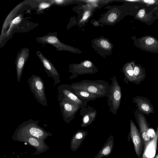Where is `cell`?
I'll list each match as a JSON object with an SVG mask.
<instances>
[{
	"label": "cell",
	"mask_w": 158,
	"mask_h": 158,
	"mask_svg": "<svg viewBox=\"0 0 158 158\" xmlns=\"http://www.w3.org/2000/svg\"><path fill=\"white\" fill-rule=\"evenodd\" d=\"M154 40L152 38H149L146 39L145 41L146 43L148 45H150L153 44L154 42Z\"/></svg>",
	"instance_id": "24"
},
{
	"label": "cell",
	"mask_w": 158,
	"mask_h": 158,
	"mask_svg": "<svg viewBox=\"0 0 158 158\" xmlns=\"http://www.w3.org/2000/svg\"><path fill=\"white\" fill-rule=\"evenodd\" d=\"M114 145L113 135H111L106 141L103 146L94 158H102L108 156L111 153Z\"/></svg>",
	"instance_id": "17"
},
{
	"label": "cell",
	"mask_w": 158,
	"mask_h": 158,
	"mask_svg": "<svg viewBox=\"0 0 158 158\" xmlns=\"http://www.w3.org/2000/svg\"><path fill=\"white\" fill-rule=\"evenodd\" d=\"M90 15V11L87 10L85 11L83 15L82 19L80 21V22H83L86 20L89 17Z\"/></svg>",
	"instance_id": "23"
},
{
	"label": "cell",
	"mask_w": 158,
	"mask_h": 158,
	"mask_svg": "<svg viewBox=\"0 0 158 158\" xmlns=\"http://www.w3.org/2000/svg\"><path fill=\"white\" fill-rule=\"evenodd\" d=\"M138 110L144 114L148 115L155 113L154 108L150 100L146 97L137 96L133 99Z\"/></svg>",
	"instance_id": "13"
},
{
	"label": "cell",
	"mask_w": 158,
	"mask_h": 158,
	"mask_svg": "<svg viewBox=\"0 0 158 158\" xmlns=\"http://www.w3.org/2000/svg\"><path fill=\"white\" fill-rule=\"evenodd\" d=\"M110 79L112 82L110 85L106 97L107 102L110 111L114 114L116 115L120 105L122 91L116 77L114 76Z\"/></svg>",
	"instance_id": "3"
},
{
	"label": "cell",
	"mask_w": 158,
	"mask_h": 158,
	"mask_svg": "<svg viewBox=\"0 0 158 158\" xmlns=\"http://www.w3.org/2000/svg\"><path fill=\"white\" fill-rule=\"evenodd\" d=\"M145 2L148 3L149 4H152L155 1L152 0H144V1Z\"/></svg>",
	"instance_id": "26"
},
{
	"label": "cell",
	"mask_w": 158,
	"mask_h": 158,
	"mask_svg": "<svg viewBox=\"0 0 158 158\" xmlns=\"http://www.w3.org/2000/svg\"><path fill=\"white\" fill-rule=\"evenodd\" d=\"M117 15L114 13L110 14L108 17V20L109 22L111 23L114 22L116 19Z\"/></svg>",
	"instance_id": "22"
},
{
	"label": "cell",
	"mask_w": 158,
	"mask_h": 158,
	"mask_svg": "<svg viewBox=\"0 0 158 158\" xmlns=\"http://www.w3.org/2000/svg\"><path fill=\"white\" fill-rule=\"evenodd\" d=\"M158 140V124L155 134V136L152 138L146 148L143 149L141 158H153L156 153Z\"/></svg>",
	"instance_id": "14"
},
{
	"label": "cell",
	"mask_w": 158,
	"mask_h": 158,
	"mask_svg": "<svg viewBox=\"0 0 158 158\" xmlns=\"http://www.w3.org/2000/svg\"><path fill=\"white\" fill-rule=\"evenodd\" d=\"M101 46L104 48L108 49L110 47V44L106 40H102L100 42Z\"/></svg>",
	"instance_id": "21"
},
{
	"label": "cell",
	"mask_w": 158,
	"mask_h": 158,
	"mask_svg": "<svg viewBox=\"0 0 158 158\" xmlns=\"http://www.w3.org/2000/svg\"><path fill=\"white\" fill-rule=\"evenodd\" d=\"M59 102L64 121L67 123H69L81 108L80 106L64 99L60 100Z\"/></svg>",
	"instance_id": "7"
},
{
	"label": "cell",
	"mask_w": 158,
	"mask_h": 158,
	"mask_svg": "<svg viewBox=\"0 0 158 158\" xmlns=\"http://www.w3.org/2000/svg\"><path fill=\"white\" fill-rule=\"evenodd\" d=\"M145 10L143 9L141 10L138 13V16L139 18H142L144 15Z\"/></svg>",
	"instance_id": "25"
},
{
	"label": "cell",
	"mask_w": 158,
	"mask_h": 158,
	"mask_svg": "<svg viewBox=\"0 0 158 158\" xmlns=\"http://www.w3.org/2000/svg\"><path fill=\"white\" fill-rule=\"evenodd\" d=\"M70 85L73 89L84 90L100 98L107 97L110 85L105 80H85L73 83Z\"/></svg>",
	"instance_id": "2"
},
{
	"label": "cell",
	"mask_w": 158,
	"mask_h": 158,
	"mask_svg": "<svg viewBox=\"0 0 158 158\" xmlns=\"http://www.w3.org/2000/svg\"><path fill=\"white\" fill-rule=\"evenodd\" d=\"M16 141L27 143L29 145L35 148V152L31 155H38L43 153L49 149V147L44 142V140L32 136L23 137Z\"/></svg>",
	"instance_id": "10"
},
{
	"label": "cell",
	"mask_w": 158,
	"mask_h": 158,
	"mask_svg": "<svg viewBox=\"0 0 158 158\" xmlns=\"http://www.w3.org/2000/svg\"><path fill=\"white\" fill-rule=\"evenodd\" d=\"M88 134L86 131L82 130H77L73 136L71 140V149L73 151L77 150Z\"/></svg>",
	"instance_id": "15"
},
{
	"label": "cell",
	"mask_w": 158,
	"mask_h": 158,
	"mask_svg": "<svg viewBox=\"0 0 158 158\" xmlns=\"http://www.w3.org/2000/svg\"><path fill=\"white\" fill-rule=\"evenodd\" d=\"M40 122L32 119L25 121L19 125L15 131L12 137V139L16 141L23 137L32 136L45 140L52 134L45 131L38 125Z\"/></svg>",
	"instance_id": "1"
},
{
	"label": "cell",
	"mask_w": 158,
	"mask_h": 158,
	"mask_svg": "<svg viewBox=\"0 0 158 158\" xmlns=\"http://www.w3.org/2000/svg\"><path fill=\"white\" fill-rule=\"evenodd\" d=\"M36 54L41 62L45 72L54 80L53 85L55 86L60 81V75L57 71L50 61L44 56L40 51H36Z\"/></svg>",
	"instance_id": "9"
},
{
	"label": "cell",
	"mask_w": 158,
	"mask_h": 158,
	"mask_svg": "<svg viewBox=\"0 0 158 158\" xmlns=\"http://www.w3.org/2000/svg\"><path fill=\"white\" fill-rule=\"evenodd\" d=\"M57 89L58 102L62 99H64L78 105L81 108L87 106L89 102L81 98L77 95L70 85L61 84L58 86Z\"/></svg>",
	"instance_id": "5"
},
{
	"label": "cell",
	"mask_w": 158,
	"mask_h": 158,
	"mask_svg": "<svg viewBox=\"0 0 158 158\" xmlns=\"http://www.w3.org/2000/svg\"><path fill=\"white\" fill-rule=\"evenodd\" d=\"M135 120L138 126L139 131L142 138L144 149L149 143L152 139L149 134L150 127L144 114L138 110L134 112Z\"/></svg>",
	"instance_id": "6"
},
{
	"label": "cell",
	"mask_w": 158,
	"mask_h": 158,
	"mask_svg": "<svg viewBox=\"0 0 158 158\" xmlns=\"http://www.w3.org/2000/svg\"><path fill=\"white\" fill-rule=\"evenodd\" d=\"M81 108L80 114L82 116L81 126L85 127L91 125L95 120L97 112L93 107L87 105Z\"/></svg>",
	"instance_id": "12"
},
{
	"label": "cell",
	"mask_w": 158,
	"mask_h": 158,
	"mask_svg": "<svg viewBox=\"0 0 158 158\" xmlns=\"http://www.w3.org/2000/svg\"><path fill=\"white\" fill-rule=\"evenodd\" d=\"M27 82L31 92L38 102L46 106L48 104L44 90V83L40 77L32 74Z\"/></svg>",
	"instance_id": "4"
},
{
	"label": "cell",
	"mask_w": 158,
	"mask_h": 158,
	"mask_svg": "<svg viewBox=\"0 0 158 158\" xmlns=\"http://www.w3.org/2000/svg\"><path fill=\"white\" fill-rule=\"evenodd\" d=\"M69 71L72 73V75L70 77L69 79L76 78L79 75H81L85 74H92L96 72L93 68H88L85 66L83 63L80 66H76L70 68Z\"/></svg>",
	"instance_id": "16"
},
{
	"label": "cell",
	"mask_w": 158,
	"mask_h": 158,
	"mask_svg": "<svg viewBox=\"0 0 158 158\" xmlns=\"http://www.w3.org/2000/svg\"><path fill=\"white\" fill-rule=\"evenodd\" d=\"M52 4L49 2H41L39 4L38 6V11L39 12L40 10H44L48 7H49Z\"/></svg>",
	"instance_id": "20"
},
{
	"label": "cell",
	"mask_w": 158,
	"mask_h": 158,
	"mask_svg": "<svg viewBox=\"0 0 158 158\" xmlns=\"http://www.w3.org/2000/svg\"><path fill=\"white\" fill-rule=\"evenodd\" d=\"M130 129L129 135L133 143L135 152L138 158H141L143 141L139 131L132 119L130 121Z\"/></svg>",
	"instance_id": "8"
},
{
	"label": "cell",
	"mask_w": 158,
	"mask_h": 158,
	"mask_svg": "<svg viewBox=\"0 0 158 158\" xmlns=\"http://www.w3.org/2000/svg\"><path fill=\"white\" fill-rule=\"evenodd\" d=\"M29 54V50L26 48H22L17 54L15 63L17 81L18 83L20 81L23 70Z\"/></svg>",
	"instance_id": "11"
},
{
	"label": "cell",
	"mask_w": 158,
	"mask_h": 158,
	"mask_svg": "<svg viewBox=\"0 0 158 158\" xmlns=\"http://www.w3.org/2000/svg\"><path fill=\"white\" fill-rule=\"evenodd\" d=\"M153 158H158V153Z\"/></svg>",
	"instance_id": "28"
},
{
	"label": "cell",
	"mask_w": 158,
	"mask_h": 158,
	"mask_svg": "<svg viewBox=\"0 0 158 158\" xmlns=\"http://www.w3.org/2000/svg\"><path fill=\"white\" fill-rule=\"evenodd\" d=\"M73 89L74 92L79 97L89 102L94 100L98 98L96 95L85 90Z\"/></svg>",
	"instance_id": "18"
},
{
	"label": "cell",
	"mask_w": 158,
	"mask_h": 158,
	"mask_svg": "<svg viewBox=\"0 0 158 158\" xmlns=\"http://www.w3.org/2000/svg\"><path fill=\"white\" fill-rule=\"evenodd\" d=\"M86 1L89 2L94 3V2H98V1L93 0H87V1Z\"/></svg>",
	"instance_id": "27"
},
{
	"label": "cell",
	"mask_w": 158,
	"mask_h": 158,
	"mask_svg": "<svg viewBox=\"0 0 158 158\" xmlns=\"http://www.w3.org/2000/svg\"><path fill=\"white\" fill-rule=\"evenodd\" d=\"M123 73L125 74V77L124 81L127 82L129 81L131 82H133L134 69L130 65H128L123 70Z\"/></svg>",
	"instance_id": "19"
},
{
	"label": "cell",
	"mask_w": 158,
	"mask_h": 158,
	"mask_svg": "<svg viewBox=\"0 0 158 158\" xmlns=\"http://www.w3.org/2000/svg\"><path fill=\"white\" fill-rule=\"evenodd\" d=\"M122 158H123V157H122Z\"/></svg>",
	"instance_id": "29"
}]
</instances>
